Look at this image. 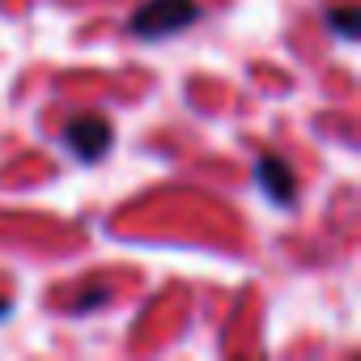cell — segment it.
Instances as JSON below:
<instances>
[{"label": "cell", "mask_w": 361, "mask_h": 361, "mask_svg": "<svg viewBox=\"0 0 361 361\" xmlns=\"http://www.w3.org/2000/svg\"><path fill=\"white\" fill-rule=\"evenodd\" d=\"M196 18H200L196 0H145V5L132 13L128 30L136 39H170L178 30H188Z\"/></svg>", "instance_id": "cell-1"}, {"label": "cell", "mask_w": 361, "mask_h": 361, "mask_svg": "<svg viewBox=\"0 0 361 361\" xmlns=\"http://www.w3.org/2000/svg\"><path fill=\"white\" fill-rule=\"evenodd\" d=\"M111 140H115V132H111V123L98 119V115H77L73 123H64V145H68L81 161H98V157L111 149Z\"/></svg>", "instance_id": "cell-2"}, {"label": "cell", "mask_w": 361, "mask_h": 361, "mask_svg": "<svg viewBox=\"0 0 361 361\" xmlns=\"http://www.w3.org/2000/svg\"><path fill=\"white\" fill-rule=\"evenodd\" d=\"M357 22H361V13L353 9V5H340V9H327V26L340 35V39H357Z\"/></svg>", "instance_id": "cell-4"}, {"label": "cell", "mask_w": 361, "mask_h": 361, "mask_svg": "<svg viewBox=\"0 0 361 361\" xmlns=\"http://www.w3.org/2000/svg\"><path fill=\"white\" fill-rule=\"evenodd\" d=\"M255 178H259V192H268L272 204H281V209L293 204V174H289L285 161H276V157H259Z\"/></svg>", "instance_id": "cell-3"}, {"label": "cell", "mask_w": 361, "mask_h": 361, "mask_svg": "<svg viewBox=\"0 0 361 361\" xmlns=\"http://www.w3.org/2000/svg\"><path fill=\"white\" fill-rule=\"evenodd\" d=\"M13 314V302H5V298H0V319H9Z\"/></svg>", "instance_id": "cell-5"}]
</instances>
